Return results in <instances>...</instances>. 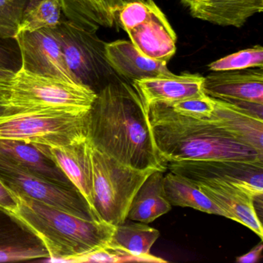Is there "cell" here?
<instances>
[{
	"mask_svg": "<svg viewBox=\"0 0 263 263\" xmlns=\"http://www.w3.org/2000/svg\"><path fill=\"white\" fill-rule=\"evenodd\" d=\"M87 138L95 149L129 167L167 170L155 147L141 95L118 75L97 92L87 117Z\"/></svg>",
	"mask_w": 263,
	"mask_h": 263,
	"instance_id": "6da1fadb",
	"label": "cell"
},
{
	"mask_svg": "<svg viewBox=\"0 0 263 263\" xmlns=\"http://www.w3.org/2000/svg\"><path fill=\"white\" fill-rule=\"evenodd\" d=\"M154 142L165 162L183 160L263 161V152L238 141L209 118L175 111L164 103L146 107Z\"/></svg>",
	"mask_w": 263,
	"mask_h": 263,
	"instance_id": "7a4b0ae2",
	"label": "cell"
},
{
	"mask_svg": "<svg viewBox=\"0 0 263 263\" xmlns=\"http://www.w3.org/2000/svg\"><path fill=\"white\" fill-rule=\"evenodd\" d=\"M12 215L27 226L44 243L49 259L70 262L110 242L115 226L87 219L60 210L23 195Z\"/></svg>",
	"mask_w": 263,
	"mask_h": 263,
	"instance_id": "3957f363",
	"label": "cell"
},
{
	"mask_svg": "<svg viewBox=\"0 0 263 263\" xmlns=\"http://www.w3.org/2000/svg\"><path fill=\"white\" fill-rule=\"evenodd\" d=\"M92 159L93 215L97 220L116 227L127 220L134 197L149 175L157 170L133 168L95 147Z\"/></svg>",
	"mask_w": 263,
	"mask_h": 263,
	"instance_id": "277c9868",
	"label": "cell"
},
{
	"mask_svg": "<svg viewBox=\"0 0 263 263\" xmlns=\"http://www.w3.org/2000/svg\"><path fill=\"white\" fill-rule=\"evenodd\" d=\"M88 112L19 110L0 117V139L20 140L49 147L68 145L87 138Z\"/></svg>",
	"mask_w": 263,
	"mask_h": 263,
	"instance_id": "5b68a950",
	"label": "cell"
},
{
	"mask_svg": "<svg viewBox=\"0 0 263 263\" xmlns=\"http://www.w3.org/2000/svg\"><path fill=\"white\" fill-rule=\"evenodd\" d=\"M96 97L97 92L84 84L20 68L12 80L7 104L18 110L84 112L90 110Z\"/></svg>",
	"mask_w": 263,
	"mask_h": 263,
	"instance_id": "8992f818",
	"label": "cell"
},
{
	"mask_svg": "<svg viewBox=\"0 0 263 263\" xmlns=\"http://www.w3.org/2000/svg\"><path fill=\"white\" fill-rule=\"evenodd\" d=\"M61 43L67 67L80 84L98 92L118 76L105 56V44L97 34L63 20L53 29Z\"/></svg>",
	"mask_w": 263,
	"mask_h": 263,
	"instance_id": "52a82bcc",
	"label": "cell"
},
{
	"mask_svg": "<svg viewBox=\"0 0 263 263\" xmlns=\"http://www.w3.org/2000/svg\"><path fill=\"white\" fill-rule=\"evenodd\" d=\"M118 24L143 56L167 63L175 54L176 33L154 0L127 4L118 13Z\"/></svg>",
	"mask_w": 263,
	"mask_h": 263,
	"instance_id": "ba28073f",
	"label": "cell"
},
{
	"mask_svg": "<svg viewBox=\"0 0 263 263\" xmlns=\"http://www.w3.org/2000/svg\"><path fill=\"white\" fill-rule=\"evenodd\" d=\"M0 179L16 195L28 197L81 218L95 219L88 204L76 187L53 182L1 155Z\"/></svg>",
	"mask_w": 263,
	"mask_h": 263,
	"instance_id": "9c48e42d",
	"label": "cell"
},
{
	"mask_svg": "<svg viewBox=\"0 0 263 263\" xmlns=\"http://www.w3.org/2000/svg\"><path fill=\"white\" fill-rule=\"evenodd\" d=\"M167 169L193 181L215 180L255 197L263 195V161L183 160L169 161Z\"/></svg>",
	"mask_w": 263,
	"mask_h": 263,
	"instance_id": "30bf717a",
	"label": "cell"
},
{
	"mask_svg": "<svg viewBox=\"0 0 263 263\" xmlns=\"http://www.w3.org/2000/svg\"><path fill=\"white\" fill-rule=\"evenodd\" d=\"M14 40L21 54V68L36 74L78 82L67 67L54 30L23 32Z\"/></svg>",
	"mask_w": 263,
	"mask_h": 263,
	"instance_id": "8fae6325",
	"label": "cell"
},
{
	"mask_svg": "<svg viewBox=\"0 0 263 263\" xmlns=\"http://www.w3.org/2000/svg\"><path fill=\"white\" fill-rule=\"evenodd\" d=\"M213 100L209 119L240 142L263 152V104Z\"/></svg>",
	"mask_w": 263,
	"mask_h": 263,
	"instance_id": "7c38bea8",
	"label": "cell"
},
{
	"mask_svg": "<svg viewBox=\"0 0 263 263\" xmlns=\"http://www.w3.org/2000/svg\"><path fill=\"white\" fill-rule=\"evenodd\" d=\"M202 88L213 99L263 104V68L213 72L204 78Z\"/></svg>",
	"mask_w": 263,
	"mask_h": 263,
	"instance_id": "4fadbf2b",
	"label": "cell"
},
{
	"mask_svg": "<svg viewBox=\"0 0 263 263\" xmlns=\"http://www.w3.org/2000/svg\"><path fill=\"white\" fill-rule=\"evenodd\" d=\"M92 152L93 147L87 138L68 145L48 146L49 155L84 197L95 217Z\"/></svg>",
	"mask_w": 263,
	"mask_h": 263,
	"instance_id": "5bb4252c",
	"label": "cell"
},
{
	"mask_svg": "<svg viewBox=\"0 0 263 263\" xmlns=\"http://www.w3.org/2000/svg\"><path fill=\"white\" fill-rule=\"evenodd\" d=\"M204 77L184 73H171L145 78L132 83L141 95L146 107L156 103L171 104L204 95Z\"/></svg>",
	"mask_w": 263,
	"mask_h": 263,
	"instance_id": "9a60e30c",
	"label": "cell"
},
{
	"mask_svg": "<svg viewBox=\"0 0 263 263\" xmlns=\"http://www.w3.org/2000/svg\"><path fill=\"white\" fill-rule=\"evenodd\" d=\"M49 258L42 241L16 217L0 209V261Z\"/></svg>",
	"mask_w": 263,
	"mask_h": 263,
	"instance_id": "2e32d148",
	"label": "cell"
},
{
	"mask_svg": "<svg viewBox=\"0 0 263 263\" xmlns=\"http://www.w3.org/2000/svg\"><path fill=\"white\" fill-rule=\"evenodd\" d=\"M194 181L212 201L227 212L229 219L246 226L262 239V224L255 210L253 197L238 187L221 181Z\"/></svg>",
	"mask_w": 263,
	"mask_h": 263,
	"instance_id": "e0dca14e",
	"label": "cell"
},
{
	"mask_svg": "<svg viewBox=\"0 0 263 263\" xmlns=\"http://www.w3.org/2000/svg\"><path fill=\"white\" fill-rule=\"evenodd\" d=\"M0 155L53 182L75 187L52 159L48 146L13 139H0Z\"/></svg>",
	"mask_w": 263,
	"mask_h": 263,
	"instance_id": "ac0fdd59",
	"label": "cell"
},
{
	"mask_svg": "<svg viewBox=\"0 0 263 263\" xmlns=\"http://www.w3.org/2000/svg\"><path fill=\"white\" fill-rule=\"evenodd\" d=\"M105 56L117 75L129 82L172 73L167 63L143 56L130 41L106 43Z\"/></svg>",
	"mask_w": 263,
	"mask_h": 263,
	"instance_id": "d6986e66",
	"label": "cell"
},
{
	"mask_svg": "<svg viewBox=\"0 0 263 263\" xmlns=\"http://www.w3.org/2000/svg\"><path fill=\"white\" fill-rule=\"evenodd\" d=\"M68 21L90 30L110 28L117 24L118 13L130 3L142 0H58Z\"/></svg>",
	"mask_w": 263,
	"mask_h": 263,
	"instance_id": "ffe728a7",
	"label": "cell"
},
{
	"mask_svg": "<svg viewBox=\"0 0 263 263\" xmlns=\"http://www.w3.org/2000/svg\"><path fill=\"white\" fill-rule=\"evenodd\" d=\"M263 11V0H206L190 13L193 17L221 26L240 28L249 18Z\"/></svg>",
	"mask_w": 263,
	"mask_h": 263,
	"instance_id": "44dd1931",
	"label": "cell"
},
{
	"mask_svg": "<svg viewBox=\"0 0 263 263\" xmlns=\"http://www.w3.org/2000/svg\"><path fill=\"white\" fill-rule=\"evenodd\" d=\"M164 173L155 171L143 183L132 200L127 220L148 224L172 210L164 196Z\"/></svg>",
	"mask_w": 263,
	"mask_h": 263,
	"instance_id": "7402d4cb",
	"label": "cell"
},
{
	"mask_svg": "<svg viewBox=\"0 0 263 263\" xmlns=\"http://www.w3.org/2000/svg\"><path fill=\"white\" fill-rule=\"evenodd\" d=\"M164 196L172 206L192 208L229 218L227 212L212 201L193 180L169 172L164 177Z\"/></svg>",
	"mask_w": 263,
	"mask_h": 263,
	"instance_id": "603a6c76",
	"label": "cell"
},
{
	"mask_svg": "<svg viewBox=\"0 0 263 263\" xmlns=\"http://www.w3.org/2000/svg\"><path fill=\"white\" fill-rule=\"evenodd\" d=\"M159 236V231L146 223L134 221L127 223L126 220L115 227L110 242L132 255L144 257L150 255L151 249Z\"/></svg>",
	"mask_w": 263,
	"mask_h": 263,
	"instance_id": "cb8c5ba5",
	"label": "cell"
},
{
	"mask_svg": "<svg viewBox=\"0 0 263 263\" xmlns=\"http://www.w3.org/2000/svg\"><path fill=\"white\" fill-rule=\"evenodd\" d=\"M62 13L58 0H28L23 13L18 33L41 29H56L63 21Z\"/></svg>",
	"mask_w": 263,
	"mask_h": 263,
	"instance_id": "d4e9b609",
	"label": "cell"
},
{
	"mask_svg": "<svg viewBox=\"0 0 263 263\" xmlns=\"http://www.w3.org/2000/svg\"><path fill=\"white\" fill-rule=\"evenodd\" d=\"M166 262V260L158 257L148 255L141 257L132 255L122 248L118 247L111 242L107 243L104 247L93 252L81 255L71 260L70 262Z\"/></svg>",
	"mask_w": 263,
	"mask_h": 263,
	"instance_id": "484cf974",
	"label": "cell"
},
{
	"mask_svg": "<svg viewBox=\"0 0 263 263\" xmlns=\"http://www.w3.org/2000/svg\"><path fill=\"white\" fill-rule=\"evenodd\" d=\"M208 67L212 72L263 68L262 47L255 45L251 48L240 50L211 63Z\"/></svg>",
	"mask_w": 263,
	"mask_h": 263,
	"instance_id": "4316f807",
	"label": "cell"
},
{
	"mask_svg": "<svg viewBox=\"0 0 263 263\" xmlns=\"http://www.w3.org/2000/svg\"><path fill=\"white\" fill-rule=\"evenodd\" d=\"M28 0H0V37L14 40Z\"/></svg>",
	"mask_w": 263,
	"mask_h": 263,
	"instance_id": "83f0119b",
	"label": "cell"
},
{
	"mask_svg": "<svg viewBox=\"0 0 263 263\" xmlns=\"http://www.w3.org/2000/svg\"><path fill=\"white\" fill-rule=\"evenodd\" d=\"M167 105L181 115L195 118H209L215 109L214 100L205 93Z\"/></svg>",
	"mask_w": 263,
	"mask_h": 263,
	"instance_id": "f1b7e54d",
	"label": "cell"
},
{
	"mask_svg": "<svg viewBox=\"0 0 263 263\" xmlns=\"http://www.w3.org/2000/svg\"><path fill=\"white\" fill-rule=\"evenodd\" d=\"M21 65V54L15 40L0 37V67L16 72Z\"/></svg>",
	"mask_w": 263,
	"mask_h": 263,
	"instance_id": "f546056e",
	"label": "cell"
},
{
	"mask_svg": "<svg viewBox=\"0 0 263 263\" xmlns=\"http://www.w3.org/2000/svg\"><path fill=\"white\" fill-rule=\"evenodd\" d=\"M17 196L0 179V209L13 214L17 209Z\"/></svg>",
	"mask_w": 263,
	"mask_h": 263,
	"instance_id": "4dcf8cb0",
	"label": "cell"
},
{
	"mask_svg": "<svg viewBox=\"0 0 263 263\" xmlns=\"http://www.w3.org/2000/svg\"><path fill=\"white\" fill-rule=\"evenodd\" d=\"M16 72L0 67V102L7 103L8 101L12 80Z\"/></svg>",
	"mask_w": 263,
	"mask_h": 263,
	"instance_id": "1f68e13d",
	"label": "cell"
},
{
	"mask_svg": "<svg viewBox=\"0 0 263 263\" xmlns=\"http://www.w3.org/2000/svg\"><path fill=\"white\" fill-rule=\"evenodd\" d=\"M263 245L261 243L257 245L252 250L249 251L248 253L241 256L237 257L236 261L239 263H254L256 262L261 257L262 252Z\"/></svg>",
	"mask_w": 263,
	"mask_h": 263,
	"instance_id": "d6a6232c",
	"label": "cell"
},
{
	"mask_svg": "<svg viewBox=\"0 0 263 263\" xmlns=\"http://www.w3.org/2000/svg\"><path fill=\"white\" fill-rule=\"evenodd\" d=\"M205 2L206 0H181V3L190 10V13L201 8Z\"/></svg>",
	"mask_w": 263,
	"mask_h": 263,
	"instance_id": "836d02e7",
	"label": "cell"
},
{
	"mask_svg": "<svg viewBox=\"0 0 263 263\" xmlns=\"http://www.w3.org/2000/svg\"><path fill=\"white\" fill-rule=\"evenodd\" d=\"M17 110H19L14 108V107H10L7 103L0 102V117L14 113V112L17 111Z\"/></svg>",
	"mask_w": 263,
	"mask_h": 263,
	"instance_id": "e575fe53",
	"label": "cell"
}]
</instances>
